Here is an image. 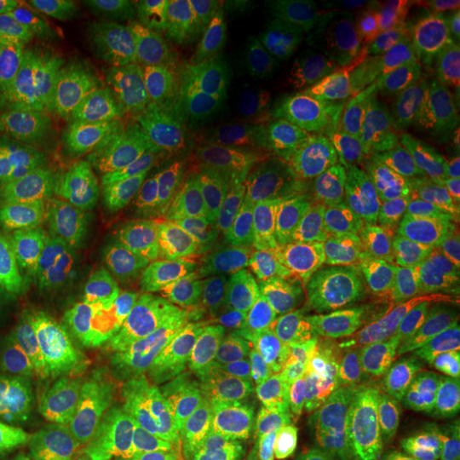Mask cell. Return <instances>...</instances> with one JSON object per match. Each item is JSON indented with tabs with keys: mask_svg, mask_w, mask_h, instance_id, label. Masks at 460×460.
<instances>
[{
	"mask_svg": "<svg viewBox=\"0 0 460 460\" xmlns=\"http://www.w3.org/2000/svg\"><path fill=\"white\" fill-rule=\"evenodd\" d=\"M402 363L425 384L447 422L460 435V310L447 313L420 341L402 348Z\"/></svg>",
	"mask_w": 460,
	"mask_h": 460,
	"instance_id": "9a60e30c",
	"label": "cell"
},
{
	"mask_svg": "<svg viewBox=\"0 0 460 460\" xmlns=\"http://www.w3.org/2000/svg\"><path fill=\"white\" fill-rule=\"evenodd\" d=\"M432 460H460V445H453V447H445Z\"/></svg>",
	"mask_w": 460,
	"mask_h": 460,
	"instance_id": "44dd1931",
	"label": "cell"
},
{
	"mask_svg": "<svg viewBox=\"0 0 460 460\" xmlns=\"http://www.w3.org/2000/svg\"><path fill=\"white\" fill-rule=\"evenodd\" d=\"M0 460H18L16 450L11 447V443L5 440V435L0 432Z\"/></svg>",
	"mask_w": 460,
	"mask_h": 460,
	"instance_id": "ffe728a7",
	"label": "cell"
},
{
	"mask_svg": "<svg viewBox=\"0 0 460 460\" xmlns=\"http://www.w3.org/2000/svg\"><path fill=\"white\" fill-rule=\"evenodd\" d=\"M100 105L31 44H0V123H41L66 133L84 128Z\"/></svg>",
	"mask_w": 460,
	"mask_h": 460,
	"instance_id": "5bb4252c",
	"label": "cell"
},
{
	"mask_svg": "<svg viewBox=\"0 0 460 460\" xmlns=\"http://www.w3.org/2000/svg\"><path fill=\"white\" fill-rule=\"evenodd\" d=\"M314 233L376 338L407 348L447 313L428 199L414 190L332 199L317 213Z\"/></svg>",
	"mask_w": 460,
	"mask_h": 460,
	"instance_id": "277c9868",
	"label": "cell"
},
{
	"mask_svg": "<svg viewBox=\"0 0 460 460\" xmlns=\"http://www.w3.org/2000/svg\"><path fill=\"white\" fill-rule=\"evenodd\" d=\"M310 261L305 235L246 181L190 195L166 230L141 338L210 361L215 335L266 281Z\"/></svg>",
	"mask_w": 460,
	"mask_h": 460,
	"instance_id": "7a4b0ae2",
	"label": "cell"
},
{
	"mask_svg": "<svg viewBox=\"0 0 460 460\" xmlns=\"http://www.w3.org/2000/svg\"><path fill=\"white\" fill-rule=\"evenodd\" d=\"M341 274L310 259L266 281L215 335L210 363L295 368L353 361L376 343Z\"/></svg>",
	"mask_w": 460,
	"mask_h": 460,
	"instance_id": "8992f818",
	"label": "cell"
},
{
	"mask_svg": "<svg viewBox=\"0 0 460 460\" xmlns=\"http://www.w3.org/2000/svg\"><path fill=\"white\" fill-rule=\"evenodd\" d=\"M83 8L118 39L177 62L210 59L235 36L230 8L213 0H93Z\"/></svg>",
	"mask_w": 460,
	"mask_h": 460,
	"instance_id": "4fadbf2b",
	"label": "cell"
},
{
	"mask_svg": "<svg viewBox=\"0 0 460 460\" xmlns=\"http://www.w3.org/2000/svg\"><path fill=\"white\" fill-rule=\"evenodd\" d=\"M23 41L83 84L100 111L108 108L128 120H159L172 111L138 54L80 5L54 3L49 21Z\"/></svg>",
	"mask_w": 460,
	"mask_h": 460,
	"instance_id": "30bf717a",
	"label": "cell"
},
{
	"mask_svg": "<svg viewBox=\"0 0 460 460\" xmlns=\"http://www.w3.org/2000/svg\"><path fill=\"white\" fill-rule=\"evenodd\" d=\"M51 13L54 3L49 0H0V44L29 39Z\"/></svg>",
	"mask_w": 460,
	"mask_h": 460,
	"instance_id": "d6986e66",
	"label": "cell"
},
{
	"mask_svg": "<svg viewBox=\"0 0 460 460\" xmlns=\"http://www.w3.org/2000/svg\"><path fill=\"white\" fill-rule=\"evenodd\" d=\"M363 366V358L295 368L210 363L187 402L190 435L205 460L271 458Z\"/></svg>",
	"mask_w": 460,
	"mask_h": 460,
	"instance_id": "52a82bcc",
	"label": "cell"
},
{
	"mask_svg": "<svg viewBox=\"0 0 460 460\" xmlns=\"http://www.w3.org/2000/svg\"><path fill=\"white\" fill-rule=\"evenodd\" d=\"M453 445L458 429L411 368L366 363L271 460H432Z\"/></svg>",
	"mask_w": 460,
	"mask_h": 460,
	"instance_id": "ba28073f",
	"label": "cell"
},
{
	"mask_svg": "<svg viewBox=\"0 0 460 460\" xmlns=\"http://www.w3.org/2000/svg\"><path fill=\"white\" fill-rule=\"evenodd\" d=\"M248 11L307 62L399 65L407 47L404 5L384 0H259Z\"/></svg>",
	"mask_w": 460,
	"mask_h": 460,
	"instance_id": "9c48e42d",
	"label": "cell"
},
{
	"mask_svg": "<svg viewBox=\"0 0 460 460\" xmlns=\"http://www.w3.org/2000/svg\"><path fill=\"white\" fill-rule=\"evenodd\" d=\"M156 363L141 335L26 328L0 341V392L49 425L113 435L156 402Z\"/></svg>",
	"mask_w": 460,
	"mask_h": 460,
	"instance_id": "5b68a950",
	"label": "cell"
},
{
	"mask_svg": "<svg viewBox=\"0 0 460 460\" xmlns=\"http://www.w3.org/2000/svg\"><path fill=\"white\" fill-rule=\"evenodd\" d=\"M428 210L445 292L450 305L460 310V199H429Z\"/></svg>",
	"mask_w": 460,
	"mask_h": 460,
	"instance_id": "ac0fdd59",
	"label": "cell"
},
{
	"mask_svg": "<svg viewBox=\"0 0 460 460\" xmlns=\"http://www.w3.org/2000/svg\"><path fill=\"white\" fill-rule=\"evenodd\" d=\"M72 133L41 123H0V279L39 246L65 198Z\"/></svg>",
	"mask_w": 460,
	"mask_h": 460,
	"instance_id": "8fae6325",
	"label": "cell"
},
{
	"mask_svg": "<svg viewBox=\"0 0 460 460\" xmlns=\"http://www.w3.org/2000/svg\"><path fill=\"white\" fill-rule=\"evenodd\" d=\"M386 80L407 123V177L420 198L460 199V93L399 62Z\"/></svg>",
	"mask_w": 460,
	"mask_h": 460,
	"instance_id": "7c38bea8",
	"label": "cell"
},
{
	"mask_svg": "<svg viewBox=\"0 0 460 460\" xmlns=\"http://www.w3.org/2000/svg\"><path fill=\"white\" fill-rule=\"evenodd\" d=\"M0 432L16 450L18 460H131L111 445L29 417L0 420Z\"/></svg>",
	"mask_w": 460,
	"mask_h": 460,
	"instance_id": "e0dca14e",
	"label": "cell"
},
{
	"mask_svg": "<svg viewBox=\"0 0 460 460\" xmlns=\"http://www.w3.org/2000/svg\"><path fill=\"white\" fill-rule=\"evenodd\" d=\"M190 195L192 180L154 151H72L51 226L3 279L0 317L18 330L141 335L166 230Z\"/></svg>",
	"mask_w": 460,
	"mask_h": 460,
	"instance_id": "6da1fadb",
	"label": "cell"
},
{
	"mask_svg": "<svg viewBox=\"0 0 460 460\" xmlns=\"http://www.w3.org/2000/svg\"><path fill=\"white\" fill-rule=\"evenodd\" d=\"M266 118L281 159L335 199L407 190V123L392 83L368 72L296 62L271 69Z\"/></svg>",
	"mask_w": 460,
	"mask_h": 460,
	"instance_id": "3957f363",
	"label": "cell"
},
{
	"mask_svg": "<svg viewBox=\"0 0 460 460\" xmlns=\"http://www.w3.org/2000/svg\"><path fill=\"white\" fill-rule=\"evenodd\" d=\"M407 41L428 77L460 93V0L407 5Z\"/></svg>",
	"mask_w": 460,
	"mask_h": 460,
	"instance_id": "2e32d148",
	"label": "cell"
}]
</instances>
